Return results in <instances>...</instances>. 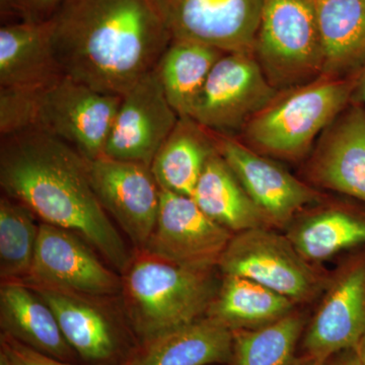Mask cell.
<instances>
[{
	"mask_svg": "<svg viewBox=\"0 0 365 365\" xmlns=\"http://www.w3.org/2000/svg\"><path fill=\"white\" fill-rule=\"evenodd\" d=\"M304 318L297 311L273 323L232 332V365H299L295 356Z\"/></svg>",
	"mask_w": 365,
	"mask_h": 365,
	"instance_id": "cell-27",
	"label": "cell"
},
{
	"mask_svg": "<svg viewBox=\"0 0 365 365\" xmlns=\"http://www.w3.org/2000/svg\"><path fill=\"white\" fill-rule=\"evenodd\" d=\"M234 235L191 197L160 189L157 223L143 252L182 267L212 270Z\"/></svg>",
	"mask_w": 365,
	"mask_h": 365,
	"instance_id": "cell-10",
	"label": "cell"
},
{
	"mask_svg": "<svg viewBox=\"0 0 365 365\" xmlns=\"http://www.w3.org/2000/svg\"><path fill=\"white\" fill-rule=\"evenodd\" d=\"M32 288L51 307L64 338L81 359L100 364L117 356L119 342L116 330L98 307L79 294Z\"/></svg>",
	"mask_w": 365,
	"mask_h": 365,
	"instance_id": "cell-21",
	"label": "cell"
},
{
	"mask_svg": "<svg viewBox=\"0 0 365 365\" xmlns=\"http://www.w3.org/2000/svg\"><path fill=\"white\" fill-rule=\"evenodd\" d=\"M217 150L271 227H284L321 194L279 163L232 136L218 135Z\"/></svg>",
	"mask_w": 365,
	"mask_h": 365,
	"instance_id": "cell-13",
	"label": "cell"
},
{
	"mask_svg": "<svg viewBox=\"0 0 365 365\" xmlns=\"http://www.w3.org/2000/svg\"><path fill=\"white\" fill-rule=\"evenodd\" d=\"M337 355L329 365H361L354 350H347Z\"/></svg>",
	"mask_w": 365,
	"mask_h": 365,
	"instance_id": "cell-32",
	"label": "cell"
},
{
	"mask_svg": "<svg viewBox=\"0 0 365 365\" xmlns=\"http://www.w3.org/2000/svg\"><path fill=\"white\" fill-rule=\"evenodd\" d=\"M0 325L2 333L49 356L69 361L76 354L64 338L51 307L25 282L2 283Z\"/></svg>",
	"mask_w": 365,
	"mask_h": 365,
	"instance_id": "cell-18",
	"label": "cell"
},
{
	"mask_svg": "<svg viewBox=\"0 0 365 365\" xmlns=\"http://www.w3.org/2000/svg\"><path fill=\"white\" fill-rule=\"evenodd\" d=\"M359 72L360 73L356 78V86H355V90L359 91V97L365 104V64L361 67Z\"/></svg>",
	"mask_w": 365,
	"mask_h": 365,
	"instance_id": "cell-33",
	"label": "cell"
},
{
	"mask_svg": "<svg viewBox=\"0 0 365 365\" xmlns=\"http://www.w3.org/2000/svg\"><path fill=\"white\" fill-rule=\"evenodd\" d=\"M356 78H319L279 91L246 124L242 143L269 158L299 160L349 105Z\"/></svg>",
	"mask_w": 365,
	"mask_h": 365,
	"instance_id": "cell-4",
	"label": "cell"
},
{
	"mask_svg": "<svg viewBox=\"0 0 365 365\" xmlns=\"http://www.w3.org/2000/svg\"><path fill=\"white\" fill-rule=\"evenodd\" d=\"M40 225L36 215L11 197L0 199V275L4 282L26 279L32 268Z\"/></svg>",
	"mask_w": 365,
	"mask_h": 365,
	"instance_id": "cell-28",
	"label": "cell"
},
{
	"mask_svg": "<svg viewBox=\"0 0 365 365\" xmlns=\"http://www.w3.org/2000/svg\"><path fill=\"white\" fill-rule=\"evenodd\" d=\"M216 134L191 118H180L150 165L160 189L191 197L209 158L217 153Z\"/></svg>",
	"mask_w": 365,
	"mask_h": 365,
	"instance_id": "cell-20",
	"label": "cell"
},
{
	"mask_svg": "<svg viewBox=\"0 0 365 365\" xmlns=\"http://www.w3.org/2000/svg\"><path fill=\"white\" fill-rule=\"evenodd\" d=\"M325 48L323 76L348 78L365 64V0H316Z\"/></svg>",
	"mask_w": 365,
	"mask_h": 365,
	"instance_id": "cell-23",
	"label": "cell"
},
{
	"mask_svg": "<svg viewBox=\"0 0 365 365\" xmlns=\"http://www.w3.org/2000/svg\"><path fill=\"white\" fill-rule=\"evenodd\" d=\"M64 76L52 44L50 21L0 29V88H36Z\"/></svg>",
	"mask_w": 365,
	"mask_h": 365,
	"instance_id": "cell-17",
	"label": "cell"
},
{
	"mask_svg": "<svg viewBox=\"0 0 365 365\" xmlns=\"http://www.w3.org/2000/svg\"><path fill=\"white\" fill-rule=\"evenodd\" d=\"M49 21L64 76L120 97L173 40L151 0H66Z\"/></svg>",
	"mask_w": 365,
	"mask_h": 365,
	"instance_id": "cell-1",
	"label": "cell"
},
{
	"mask_svg": "<svg viewBox=\"0 0 365 365\" xmlns=\"http://www.w3.org/2000/svg\"><path fill=\"white\" fill-rule=\"evenodd\" d=\"M299 365H329L328 361H319V360H313L307 359L304 364H300Z\"/></svg>",
	"mask_w": 365,
	"mask_h": 365,
	"instance_id": "cell-35",
	"label": "cell"
},
{
	"mask_svg": "<svg viewBox=\"0 0 365 365\" xmlns=\"http://www.w3.org/2000/svg\"><path fill=\"white\" fill-rule=\"evenodd\" d=\"M365 334V261L346 264L326 294L304 338L307 359L329 361L353 350Z\"/></svg>",
	"mask_w": 365,
	"mask_h": 365,
	"instance_id": "cell-15",
	"label": "cell"
},
{
	"mask_svg": "<svg viewBox=\"0 0 365 365\" xmlns=\"http://www.w3.org/2000/svg\"><path fill=\"white\" fill-rule=\"evenodd\" d=\"M126 272L128 313L143 341L207 314L220 288L212 270L182 267L146 254Z\"/></svg>",
	"mask_w": 365,
	"mask_h": 365,
	"instance_id": "cell-5",
	"label": "cell"
},
{
	"mask_svg": "<svg viewBox=\"0 0 365 365\" xmlns=\"http://www.w3.org/2000/svg\"><path fill=\"white\" fill-rule=\"evenodd\" d=\"M225 53L193 41L172 40L155 66L165 97L180 118H190L213 66Z\"/></svg>",
	"mask_w": 365,
	"mask_h": 365,
	"instance_id": "cell-25",
	"label": "cell"
},
{
	"mask_svg": "<svg viewBox=\"0 0 365 365\" xmlns=\"http://www.w3.org/2000/svg\"><path fill=\"white\" fill-rule=\"evenodd\" d=\"M191 198L208 217L234 234L272 227L218 151L209 158Z\"/></svg>",
	"mask_w": 365,
	"mask_h": 365,
	"instance_id": "cell-22",
	"label": "cell"
},
{
	"mask_svg": "<svg viewBox=\"0 0 365 365\" xmlns=\"http://www.w3.org/2000/svg\"><path fill=\"white\" fill-rule=\"evenodd\" d=\"M173 40L253 53L266 0H151Z\"/></svg>",
	"mask_w": 365,
	"mask_h": 365,
	"instance_id": "cell-9",
	"label": "cell"
},
{
	"mask_svg": "<svg viewBox=\"0 0 365 365\" xmlns=\"http://www.w3.org/2000/svg\"><path fill=\"white\" fill-rule=\"evenodd\" d=\"M253 54L277 91L323 76L325 48L316 0H266Z\"/></svg>",
	"mask_w": 365,
	"mask_h": 365,
	"instance_id": "cell-6",
	"label": "cell"
},
{
	"mask_svg": "<svg viewBox=\"0 0 365 365\" xmlns=\"http://www.w3.org/2000/svg\"><path fill=\"white\" fill-rule=\"evenodd\" d=\"M278 93L253 53H225L213 66L190 118L212 133L232 136Z\"/></svg>",
	"mask_w": 365,
	"mask_h": 365,
	"instance_id": "cell-8",
	"label": "cell"
},
{
	"mask_svg": "<svg viewBox=\"0 0 365 365\" xmlns=\"http://www.w3.org/2000/svg\"><path fill=\"white\" fill-rule=\"evenodd\" d=\"M234 335L220 322L201 318L144 341L125 365H209L232 360Z\"/></svg>",
	"mask_w": 365,
	"mask_h": 365,
	"instance_id": "cell-19",
	"label": "cell"
},
{
	"mask_svg": "<svg viewBox=\"0 0 365 365\" xmlns=\"http://www.w3.org/2000/svg\"><path fill=\"white\" fill-rule=\"evenodd\" d=\"M2 25L32 21L21 0H0Z\"/></svg>",
	"mask_w": 365,
	"mask_h": 365,
	"instance_id": "cell-31",
	"label": "cell"
},
{
	"mask_svg": "<svg viewBox=\"0 0 365 365\" xmlns=\"http://www.w3.org/2000/svg\"><path fill=\"white\" fill-rule=\"evenodd\" d=\"M217 267L223 275L256 281L295 304L313 299L326 284L322 274L300 256L287 235L272 227L232 235Z\"/></svg>",
	"mask_w": 365,
	"mask_h": 365,
	"instance_id": "cell-7",
	"label": "cell"
},
{
	"mask_svg": "<svg viewBox=\"0 0 365 365\" xmlns=\"http://www.w3.org/2000/svg\"><path fill=\"white\" fill-rule=\"evenodd\" d=\"M179 119L155 67L122 96L104 157L150 165Z\"/></svg>",
	"mask_w": 365,
	"mask_h": 365,
	"instance_id": "cell-12",
	"label": "cell"
},
{
	"mask_svg": "<svg viewBox=\"0 0 365 365\" xmlns=\"http://www.w3.org/2000/svg\"><path fill=\"white\" fill-rule=\"evenodd\" d=\"M355 354H356L357 359H359L361 365H365V334L364 337L360 339L359 344L354 348Z\"/></svg>",
	"mask_w": 365,
	"mask_h": 365,
	"instance_id": "cell-34",
	"label": "cell"
},
{
	"mask_svg": "<svg viewBox=\"0 0 365 365\" xmlns=\"http://www.w3.org/2000/svg\"><path fill=\"white\" fill-rule=\"evenodd\" d=\"M121 100L66 76L42 88H0V133L45 132L95 160L104 157Z\"/></svg>",
	"mask_w": 365,
	"mask_h": 365,
	"instance_id": "cell-3",
	"label": "cell"
},
{
	"mask_svg": "<svg viewBox=\"0 0 365 365\" xmlns=\"http://www.w3.org/2000/svg\"><path fill=\"white\" fill-rule=\"evenodd\" d=\"M223 276L206 316L232 332L260 328L294 311V302L256 281L242 276Z\"/></svg>",
	"mask_w": 365,
	"mask_h": 365,
	"instance_id": "cell-24",
	"label": "cell"
},
{
	"mask_svg": "<svg viewBox=\"0 0 365 365\" xmlns=\"http://www.w3.org/2000/svg\"><path fill=\"white\" fill-rule=\"evenodd\" d=\"M0 186L43 222L90 242L120 272L131 258L126 245L91 186L88 160L45 132L1 136Z\"/></svg>",
	"mask_w": 365,
	"mask_h": 365,
	"instance_id": "cell-2",
	"label": "cell"
},
{
	"mask_svg": "<svg viewBox=\"0 0 365 365\" xmlns=\"http://www.w3.org/2000/svg\"><path fill=\"white\" fill-rule=\"evenodd\" d=\"M307 167L309 181L365 203V110L346 108L319 136Z\"/></svg>",
	"mask_w": 365,
	"mask_h": 365,
	"instance_id": "cell-16",
	"label": "cell"
},
{
	"mask_svg": "<svg viewBox=\"0 0 365 365\" xmlns=\"http://www.w3.org/2000/svg\"><path fill=\"white\" fill-rule=\"evenodd\" d=\"M91 186L101 205L139 249L157 223L160 188L150 165L102 157L88 160Z\"/></svg>",
	"mask_w": 365,
	"mask_h": 365,
	"instance_id": "cell-14",
	"label": "cell"
},
{
	"mask_svg": "<svg viewBox=\"0 0 365 365\" xmlns=\"http://www.w3.org/2000/svg\"><path fill=\"white\" fill-rule=\"evenodd\" d=\"M66 0H21L32 21H46L54 16Z\"/></svg>",
	"mask_w": 365,
	"mask_h": 365,
	"instance_id": "cell-30",
	"label": "cell"
},
{
	"mask_svg": "<svg viewBox=\"0 0 365 365\" xmlns=\"http://www.w3.org/2000/svg\"><path fill=\"white\" fill-rule=\"evenodd\" d=\"M71 230L40 223L37 248L26 284L79 295L117 294L121 282Z\"/></svg>",
	"mask_w": 365,
	"mask_h": 365,
	"instance_id": "cell-11",
	"label": "cell"
},
{
	"mask_svg": "<svg viewBox=\"0 0 365 365\" xmlns=\"http://www.w3.org/2000/svg\"><path fill=\"white\" fill-rule=\"evenodd\" d=\"M285 235L304 260L319 263L365 244V218L329 206L295 220Z\"/></svg>",
	"mask_w": 365,
	"mask_h": 365,
	"instance_id": "cell-26",
	"label": "cell"
},
{
	"mask_svg": "<svg viewBox=\"0 0 365 365\" xmlns=\"http://www.w3.org/2000/svg\"><path fill=\"white\" fill-rule=\"evenodd\" d=\"M0 365H76L29 347L6 334L0 336Z\"/></svg>",
	"mask_w": 365,
	"mask_h": 365,
	"instance_id": "cell-29",
	"label": "cell"
}]
</instances>
